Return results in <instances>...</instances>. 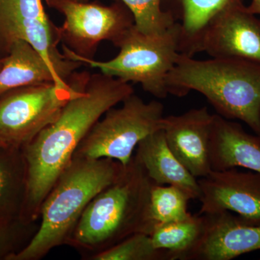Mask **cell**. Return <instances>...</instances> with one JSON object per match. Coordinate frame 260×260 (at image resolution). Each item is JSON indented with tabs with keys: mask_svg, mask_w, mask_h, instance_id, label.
Segmentation results:
<instances>
[{
	"mask_svg": "<svg viewBox=\"0 0 260 260\" xmlns=\"http://www.w3.org/2000/svg\"><path fill=\"white\" fill-rule=\"evenodd\" d=\"M64 15L59 27L62 53L67 58L93 59L99 44L104 41L114 46L135 25L127 8L104 6L96 3L58 0L49 5Z\"/></svg>",
	"mask_w": 260,
	"mask_h": 260,
	"instance_id": "8",
	"label": "cell"
},
{
	"mask_svg": "<svg viewBox=\"0 0 260 260\" xmlns=\"http://www.w3.org/2000/svg\"><path fill=\"white\" fill-rule=\"evenodd\" d=\"M169 94L182 97L194 90L206 98L225 119L259 130L260 64L238 58L198 60L179 54L167 78Z\"/></svg>",
	"mask_w": 260,
	"mask_h": 260,
	"instance_id": "4",
	"label": "cell"
},
{
	"mask_svg": "<svg viewBox=\"0 0 260 260\" xmlns=\"http://www.w3.org/2000/svg\"><path fill=\"white\" fill-rule=\"evenodd\" d=\"M129 9L137 30L148 35L165 32L175 21L161 8V0H118Z\"/></svg>",
	"mask_w": 260,
	"mask_h": 260,
	"instance_id": "22",
	"label": "cell"
},
{
	"mask_svg": "<svg viewBox=\"0 0 260 260\" xmlns=\"http://www.w3.org/2000/svg\"><path fill=\"white\" fill-rule=\"evenodd\" d=\"M242 0H181L182 22L180 23L181 54H187L206 25L220 12Z\"/></svg>",
	"mask_w": 260,
	"mask_h": 260,
	"instance_id": "19",
	"label": "cell"
},
{
	"mask_svg": "<svg viewBox=\"0 0 260 260\" xmlns=\"http://www.w3.org/2000/svg\"><path fill=\"white\" fill-rule=\"evenodd\" d=\"M203 223L202 214H191L184 220L157 223L150 236L154 246L169 251L172 260H183L200 239Z\"/></svg>",
	"mask_w": 260,
	"mask_h": 260,
	"instance_id": "18",
	"label": "cell"
},
{
	"mask_svg": "<svg viewBox=\"0 0 260 260\" xmlns=\"http://www.w3.org/2000/svg\"><path fill=\"white\" fill-rule=\"evenodd\" d=\"M125 167L111 158H73L43 201L35 235L10 260H39L66 245L87 205Z\"/></svg>",
	"mask_w": 260,
	"mask_h": 260,
	"instance_id": "3",
	"label": "cell"
},
{
	"mask_svg": "<svg viewBox=\"0 0 260 260\" xmlns=\"http://www.w3.org/2000/svg\"><path fill=\"white\" fill-rule=\"evenodd\" d=\"M135 156L155 184L177 186L191 200L200 199L201 192L198 179L172 153L162 129L142 140Z\"/></svg>",
	"mask_w": 260,
	"mask_h": 260,
	"instance_id": "15",
	"label": "cell"
},
{
	"mask_svg": "<svg viewBox=\"0 0 260 260\" xmlns=\"http://www.w3.org/2000/svg\"><path fill=\"white\" fill-rule=\"evenodd\" d=\"M154 184L133 155L119 177L87 205L66 245L88 259L133 234L150 235L157 224L150 212Z\"/></svg>",
	"mask_w": 260,
	"mask_h": 260,
	"instance_id": "2",
	"label": "cell"
},
{
	"mask_svg": "<svg viewBox=\"0 0 260 260\" xmlns=\"http://www.w3.org/2000/svg\"><path fill=\"white\" fill-rule=\"evenodd\" d=\"M255 135L256 136H257L258 139H259L260 143V109L259 112V130H258V133Z\"/></svg>",
	"mask_w": 260,
	"mask_h": 260,
	"instance_id": "26",
	"label": "cell"
},
{
	"mask_svg": "<svg viewBox=\"0 0 260 260\" xmlns=\"http://www.w3.org/2000/svg\"><path fill=\"white\" fill-rule=\"evenodd\" d=\"M199 214L235 213L243 221L260 225V174L232 168L211 171L198 180Z\"/></svg>",
	"mask_w": 260,
	"mask_h": 260,
	"instance_id": "11",
	"label": "cell"
},
{
	"mask_svg": "<svg viewBox=\"0 0 260 260\" xmlns=\"http://www.w3.org/2000/svg\"><path fill=\"white\" fill-rule=\"evenodd\" d=\"M164 107L157 101L145 102L133 93L112 108L90 129L74 158H111L126 166L142 140L161 129Z\"/></svg>",
	"mask_w": 260,
	"mask_h": 260,
	"instance_id": "7",
	"label": "cell"
},
{
	"mask_svg": "<svg viewBox=\"0 0 260 260\" xmlns=\"http://www.w3.org/2000/svg\"><path fill=\"white\" fill-rule=\"evenodd\" d=\"M246 9L253 15H260V0H251L250 5Z\"/></svg>",
	"mask_w": 260,
	"mask_h": 260,
	"instance_id": "24",
	"label": "cell"
},
{
	"mask_svg": "<svg viewBox=\"0 0 260 260\" xmlns=\"http://www.w3.org/2000/svg\"><path fill=\"white\" fill-rule=\"evenodd\" d=\"M180 23L155 35L143 34L132 26L115 46L119 54L109 61L72 57L70 59L100 70L126 83H138L157 99L169 95L167 78L180 54Z\"/></svg>",
	"mask_w": 260,
	"mask_h": 260,
	"instance_id": "5",
	"label": "cell"
},
{
	"mask_svg": "<svg viewBox=\"0 0 260 260\" xmlns=\"http://www.w3.org/2000/svg\"><path fill=\"white\" fill-rule=\"evenodd\" d=\"M2 65V56H0V68H1Z\"/></svg>",
	"mask_w": 260,
	"mask_h": 260,
	"instance_id": "28",
	"label": "cell"
},
{
	"mask_svg": "<svg viewBox=\"0 0 260 260\" xmlns=\"http://www.w3.org/2000/svg\"><path fill=\"white\" fill-rule=\"evenodd\" d=\"M43 2L0 0V56L6 55L13 43L25 41L68 81L83 64L68 59L58 49L59 27L48 16Z\"/></svg>",
	"mask_w": 260,
	"mask_h": 260,
	"instance_id": "9",
	"label": "cell"
},
{
	"mask_svg": "<svg viewBox=\"0 0 260 260\" xmlns=\"http://www.w3.org/2000/svg\"><path fill=\"white\" fill-rule=\"evenodd\" d=\"M202 215L201 236L183 260H231L260 250V225L246 223L231 212Z\"/></svg>",
	"mask_w": 260,
	"mask_h": 260,
	"instance_id": "12",
	"label": "cell"
},
{
	"mask_svg": "<svg viewBox=\"0 0 260 260\" xmlns=\"http://www.w3.org/2000/svg\"><path fill=\"white\" fill-rule=\"evenodd\" d=\"M212 171L242 168L260 174V143L239 123L214 114L210 140Z\"/></svg>",
	"mask_w": 260,
	"mask_h": 260,
	"instance_id": "14",
	"label": "cell"
},
{
	"mask_svg": "<svg viewBox=\"0 0 260 260\" xmlns=\"http://www.w3.org/2000/svg\"><path fill=\"white\" fill-rule=\"evenodd\" d=\"M39 223H27L20 215L0 217V260H10L30 242Z\"/></svg>",
	"mask_w": 260,
	"mask_h": 260,
	"instance_id": "23",
	"label": "cell"
},
{
	"mask_svg": "<svg viewBox=\"0 0 260 260\" xmlns=\"http://www.w3.org/2000/svg\"><path fill=\"white\" fill-rule=\"evenodd\" d=\"M6 144H5V143H4V142H3V140L1 139V138H0V145H5Z\"/></svg>",
	"mask_w": 260,
	"mask_h": 260,
	"instance_id": "27",
	"label": "cell"
},
{
	"mask_svg": "<svg viewBox=\"0 0 260 260\" xmlns=\"http://www.w3.org/2000/svg\"><path fill=\"white\" fill-rule=\"evenodd\" d=\"M75 72L68 85L42 83L13 89L0 95V138L22 148L57 119L63 107L79 95L90 78Z\"/></svg>",
	"mask_w": 260,
	"mask_h": 260,
	"instance_id": "6",
	"label": "cell"
},
{
	"mask_svg": "<svg viewBox=\"0 0 260 260\" xmlns=\"http://www.w3.org/2000/svg\"><path fill=\"white\" fill-rule=\"evenodd\" d=\"M190 198L182 189L172 185L155 184L150 194V212L157 223L184 220L189 215L188 202Z\"/></svg>",
	"mask_w": 260,
	"mask_h": 260,
	"instance_id": "21",
	"label": "cell"
},
{
	"mask_svg": "<svg viewBox=\"0 0 260 260\" xmlns=\"http://www.w3.org/2000/svg\"><path fill=\"white\" fill-rule=\"evenodd\" d=\"M56 1H58V0H46L47 5H49V6ZM68 1L77 2V3H88L89 0H68Z\"/></svg>",
	"mask_w": 260,
	"mask_h": 260,
	"instance_id": "25",
	"label": "cell"
},
{
	"mask_svg": "<svg viewBox=\"0 0 260 260\" xmlns=\"http://www.w3.org/2000/svg\"><path fill=\"white\" fill-rule=\"evenodd\" d=\"M69 82L25 41L13 43L6 55L2 57L0 95L20 87L49 83L65 85Z\"/></svg>",
	"mask_w": 260,
	"mask_h": 260,
	"instance_id": "16",
	"label": "cell"
},
{
	"mask_svg": "<svg viewBox=\"0 0 260 260\" xmlns=\"http://www.w3.org/2000/svg\"><path fill=\"white\" fill-rule=\"evenodd\" d=\"M213 117L205 107L162 119V129L169 148L197 179L212 171L210 140Z\"/></svg>",
	"mask_w": 260,
	"mask_h": 260,
	"instance_id": "13",
	"label": "cell"
},
{
	"mask_svg": "<svg viewBox=\"0 0 260 260\" xmlns=\"http://www.w3.org/2000/svg\"><path fill=\"white\" fill-rule=\"evenodd\" d=\"M135 93L129 83L104 74L90 75L83 91L65 104L52 124L21 148L26 188L20 218L39 220L43 201L94 124L106 112Z\"/></svg>",
	"mask_w": 260,
	"mask_h": 260,
	"instance_id": "1",
	"label": "cell"
},
{
	"mask_svg": "<svg viewBox=\"0 0 260 260\" xmlns=\"http://www.w3.org/2000/svg\"><path fill=\"white\" fill-rule=\"evenodd\" d=\"M26 188L21 148L0 145V217L20 215Z\"/></svg>",
	"mask_w": 260,
	"mask_h": 260,
	"instance_id": "17",
	"label": "cell"
},
{
	"mask_svg": "<svg viewBox=\"0 0 260 260\" xmlns=\"http://www.w3.org/2000/svg\"><path fill=\"white\" fill-rule=\"evenodd\" d=\"M88 259L172 260V256L169 251L155 247L150 235L138 233Z\"/></svg>",
	"mask_w": 260,
	"mask_h": 260,
	"instance_id": "20",
	"label": "cell"
},
{
	"mask_svg": "<svg viewBox=\"0 0 260 260\" xmlns=\"http://www.w3.org/2000/svg\"><path fill=\"white\" fill-rule=\"evenodd\" d=\"M202 51L212 58H238L260 64V20L243 2L230 5L210 20L186 55Z\"/></svg>",
	"mask_w": 260,
	"mask_h": 260,
	"instance_id": "10",
	"label": "cell"
}]
</instances>
